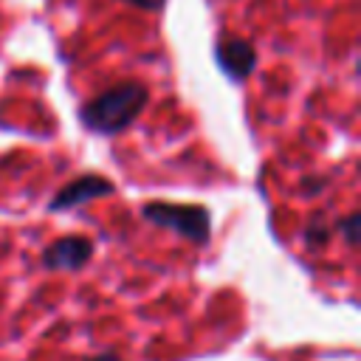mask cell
<instances>
[{"mask_svg":"<svg viewBox=\"0 0 361 361\" xmlns=\"http://www.w3.org/2000/svg\"><path fill=\"white\" fill-rule=\"evenodd\" d=\"M133 6H138V8H147V11H158L166 0H130Z\"/></svg>","mask_w":361,"mask_h":361,"instance_id":"ba28073f","label":"cell"},{"mask_svg":"<svg viewBox=\"0 0 361 361\" xmlns=\"http://www.w3.org/2000/svg\"><path fill=\"white\" fill-rule=\"evenodd\" d=\"M305 240H307L310 248H322V245L330 240V231H327L324 223H310V226L305 228Z\"/></svg>","mask_w":361,"mask_h":361,"instance_id":"8992f818","label":"cell"},{"mask_svg":"<svg viewBox=\"0 0 361 361\" xmlns=\"http://www.w3.org/2000/svg\"><path fill=\"white\" fill-rule=\"evenodd\" d=\"M104 195H113V183L104 178V175H82L76 180H71L68 186H62L54 200H51V209L54 212H62V209H73L85 200H93V197H104Z\"/></svg>","mask_w":361,"mask_h":361,"instance_id":"277c9868","label":"cell"},{"mask_svg":"<svg viewBox=\"0 0 361 361\" xmlns=\"http://www.w3.org/2000/svg\"><path fill=\"white\" fill-rule=\"evenodd\" d=\"M93 254V243L82 234H68V237H59L54 240L45 254H42V265L45 268H68V271H76L82 268Z\"/></svg>","mask_w":361,"mask_h":361,"instance_id":"3957f363","label":"cell"},{"mask_svg":"<svg viewBox=\"0 0 361 361\" xmlns=\"http://www.w3.org/2000/svg\"><path fill=\"white\" fill-rule=\"evenodd\" d=\"M144 217L161 228H172L180 237H186L195 245H206L212 234V214L203 206L192 203H166V200H149L144 206Z\"/></svg>","mask_w":361,"mask_h":361,"instance_id":"7a4b0ae2","label":"cell"},{"mask_svg":"<svg viewBox=\"0 0 361 361\" xmlns=\"http://www.w3.org/2000/svg\"><path fill=\"white\" fill-rule=\"evenodd\" d=\"M358 223H361V217H358V212H350V214H347V217H344V220L338 223L350 245H355V243H358Z\"/></svg>","mask_w":361,"mask_h":361,"instance_id":"52a82bcc","label":"cell"},{"mask_svg":"<svg viewBox=\"0 0 361 361\" xmlns=\"http://www.w3.org/2000/svg\"><path fill=\"white\" fill-rule=\"evenodd\" d=\"M147 99H149V93L141 82H118L82 107V121H85V127H90L93 133H102V135L121 133L124 127H130L138 118Z\"/></svg>","mask_w":361,"mask_h":361,"instance_id":"6da1fadb","label":"cell"},{"mask_svg":"<svg viewBox=\"0 0 361 361\" xmlns=\"http://www.w3.org/2000/svg\"><path fill=\"white\" fill-rule=\"evenodd\" d=\"M87 361H121L116 353H99V355H90Z\"/></svg>","mask_w":361,"mask_h":361,"instance_id":"9c48e42d","label":"cell"},{"mask_svg":"<svg viewBox=\"0 0 361 361\" xmlns=\"http://www.w3.org/2000/svg\"><path fill=\"white\" fill-rule=\"evenodd\" d=\"M214 56H217L220 68H223L231 79H245V76L254 71V65H257V54H254L251 42L237 39V37L220 39L217 48H214Z\"/></svg>","mask_w":361,"mask_h":361,"instance_id":"5b68a950","label":"cell"}]
</instances>
